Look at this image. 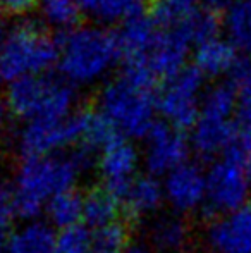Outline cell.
Wrapping results in <instances>:
<instances>
[{
    "label": "cell",
    "mask_w": 251,
    "mask_h": 253,
    "mask_svg": "<svg viewBox=\"0 0 251 253\" xmlns=\"http://www.w3.org/2000/svg\"><path fill=\"white\" fill-rule=\"evenodd\" d=\"M10 215L0 217V252L5 250L10 240Z\"/></svg>",
    "instance_id": "cell-32"
},
{
    "label": "cell",
    "mask_w": 251,
    "mask_h": 253,
    "mask_svg": "<svg viewBox=\"0 0 251 253\" xmlns=\"http://www.w3.org/2000/svg\"><path fill=\"white\" fill-rule=\"evenodd\" d=\"M126 209L136 219L153 215L158 212L162 203L165 202L164 183L157 179V176H138L127 188L126 195L122 197Z\"/></svg>",
    "instance_id": "cell-15"
},
{
    "label": "cell",
    "mask_w": 251,
    "mask_h": 253,
    "mask_svg": "<svg viewBox=\"0 0 251 253\" xmlns=\"http://www.w3.org/2000/svg\"><path fill=\"white\" fill-rule=\"evenodd\" d=\"M236 60V48L231 45L227 38L215 37L203 42L196 47L194 52V64L196 69L203 76L217 78L222 74H229L234 67Z\"/></svg>",
    "instance_id": "cell-17"
},
{
    "label": "cell",
    "mask_w": 251,
    "mask_h": 253,
    "mask_svg": "<svg viewBox=\"0 0 251 253\" xmlns=\"http://www.w3.org/2000/svg\"><path fill=\"white\" fill-rule=\"evenodd\" d=\"M165 202L179 213L196 212L207 200V177L196 164L186 162L164 179Z\"/></svg>",
    "instance_id": "cell-13"
},
{
    "label": "cell",
    "mask_w": 251,
    "mask_h": 253,
    "mask_svg": "<svg viewBox=\"0 0 251 253\" xmlns=\"http://www.w3.org/2000/svg\"><path fill=\"white\" fill-rule=\"evenodd\" d=\"M5 253H57V234L50 224L28 220L12 231Z\"/></svg>",
    "instance_id": "cell-16"
},
{
    "label": "cell",
    "mask_w": 251,
    "mask_h": 253,
    "mask_svg": "<svg viewBox=\"0 0 251 253\" xmlns=\"http://www.w3.org/2000/svg\"><path fill=\"white\" fill-rule=\"evenodd\" d=\"M59 57V42L47 28L23 21L10 28L0 42V81L14 83L23 78L45 74Z\"/></svg>",
    "instance_id": "cell-4"
},
{
    "label": "cell",
    "mask_w": 251,
    "mask_h": 253,
    "mask_svg": "<svg viewBox=\"0 0 251 253\" xmlns=\"http://www.w3.org/2000/svg\"><path fill=\"white\" fill-rule=\"evenodd\" d=\"M205 241L214 253H251V203L215 217Z\"/></svg>",
    "instance_id": "cell-11"
},
{
    "label": "cell",
    "mask_w": 251,
    "mask_h": 253,
    "mask_svg": "<svg viewBox=\"0 0 251 253\" xmlns=\"http://www.w3.org/2000/svg\"><path fill=\"white\" fill-rule=\"evenodd\" d=\"M45 213L48 224L61 231L79 226L83 220V197L74 190L64 191L48 202Z\"/></svg>",
    "instance_id": "cell-23"
},
{
    "label": "cell",
    "mask_w": 251,
    "mask_h": 253,
    "mask_svg": "<svg viewBox=\"0 0 251 253\" xmlns=\"http://www.w3.org/2000/svg\"><path fill=\"white\" fill-rule=\"evenodd\" d=\"M10 116H14V114L10 112V109H9V105H7V102L0 100V131H3L7 126H9Z\"/></svg>",
    "instance_id": "cell-34"
},
{
    "label": "cell",
    "mask_w": 251,
    "mask_h": 253,
    "mask_svg": "<svg viewBox=\"0 0 251 253\" xmlns=\"http://www.w3.org/2000/svg\"><path fill=\"white\" fill-rule=\"evenodd\" d=\"M205 76L196 67H184L181 73L165 80L157 95V109L167 124L179 131L193 129L200 117L203 102Z\"/></svg>",
    "instance_id": "cell-8"
},
{
    "label": "cell",
    "mask_w": 251,
    "mask_h": 253,
    "mask_svg": "<svg viewBox=\"0 0 251 253\" xmlns=\"http://www.w3.org/2000/svg\"><path fill=\"white\" fill-rule=\"evenodd\" d=\"M129 245L127 229L114 222L93 233V253H122Z\"/></svg>",
    "instance_id": "cell-26"
},
{
    "label": "cell",
    "mask_w": 251,
    "mask_h": 253,
    "mask_svg": "<svg viewBox=\"0 0 251 253\" xmlns=\"http://www.w3.org/2000/svg\"><path fill=\"white\" fill-rule=\"evenodd\" d=\"M222 26L232 47L251 55V0H236L225 10Z\"/></svg>",
    "instance_id": "cell-21"
},
{
    "label": "cell",
    "mask_w": 251,
    "mask_h": 253,
    "mask_svg": "<svg viewBox=\"0 0 251 253\" xmlns=\"http://www.w3.org/2000/svg\"><path fill=\"white\" fill-rule=\"evenodd\" d=\"M97 103L98 112L121 138H146L157 124L155 114L158 109L153 88L131 80L124 73L104 84Z\"/></svg>",
    "instance_id": "cell-3"
},
{
    "label": "cell",
    "mask_w": 251,
    "mask_h": 253,
    "mask_svg": "<svg viewBox=\"0 0 251 253\" xmlns=\"http://www.w3.org/2000/svg\"><path fill=\"white\" fill-rule=\"evenodd\" d=\"M2 16H3V12H2V9H0V42H2V38H3V19H2Z\"/></svg>",
    "instance_id": "cell-39"
},
{
    "label": "cell",
    "mask_w": 251,
    "mask_h": 253,
    "mask_svg": "<svg viewBox=\"0 0 251 253\" xmlns=\"http://www.w3.org/2000/svg\"><path fill=\"white\" fill-rule=\"evenodd\" d=\"M79 140L77 116L72 112L64 119L31 121L17 134V148L24 159L57 155L69 145Z\"/></svg>",
    "instance_id": "cell-9"
},
{
    "label": "cell",
    "mask_w": 251,
    "mask_h": 253,
    "mask_svg": "<svg viewBox=\"0 0 251 253\" xmlns=\"http://www.w3.org/2000/svg\"><path fill=\"white\" fill-rule=\"evenodd\" d=\"M5 102L10 112L26 123L64 119L72 114L76 91L64 78L40 74L10 83Z\"/></svg>",
    "instance_id": "cell-6"
},
{
    "label": "cell",
    "mask_w": 251,
    "mask_h": 253,
    "mask_svg": "<svg viewBox=\"0 0 251 253\" xmlns=\"http://www.w3.org/2000/svg\"><path fill=\"white\" fill-rule=\"evenodd\" d=\"M119 205V198L105 188L93 190L83 197V220L93 229L110 226L117 222Z\"/></svg>",
    "instance_id": "cell-22"
},
{
    "label": "cell",
    "mask_w": 251,
    "mask_h": 253,
    "mask_svg": "<svg viewBox=\"0 0 251 253\" xmlns=\"http://www.w3.org/2000/svg\"><path fill=\"white\" fill-rule=\"evenodd\" d=\"M198 0H155L151 19L164 30L186 24L198 12Z\"/></svg>",
    "instance_id": "cell-24"
},
{
    "label": "cell",
    "mask_w": 251,
    "mask_h": 253,
    "mask_svg": "<svg viewBox=\"0 0 251 253\" xmlns=\"http://www.w3.org/2000/svg\"><path fill=\"white\" fill-rule=\"evenodd\" d=\"M40 5V0H0V9L9 16H26Z\"/></svg>",
    "instance_id": "cell-31"
},
{
    "label": "cell",
    "mask_w": 251,
    "mask_h": 253,
    "mask_svg": "<svg viewBox=\"0 0 251 253\" xmlns=\"http://www.w3.org/2000/svg\"><path fill=\"white\" fill-rule=\"evenodd\" d=\"M10 195L5 193V188H3V181H2V170H0V200H9Z\"/></svg>",
    "instance_id": "cell-37"
},
{
    "label": "cell",
    "mask_w": 251,
    "mask_h": 253,
    "mask_svg": "<svg viewBox=\"0 0 251 253\" xmlns=\"http://www.w3.org/2000/svg\"><path fill=\"white\" fill-rule=\"evenodd\" d=\"M57 253H93V234L84 226H74L57 234Z\"/></svg>",
    "instance_id": "cell-27"
},
{
    "label": "cell",
    "mask_w": 251,
    "mask_h": 253,
    "mask_svg": "<svg viewBox=\"0 0 251 253\" xmlns=\"http://www.w3.org/2000/svg\"><path fill=\"white\" fill-rule=\"evenodd\" d=\"M91 164V153L77 148L69 155H48L24 159L14 179L10 193L12 212L28 220L47 209L48 202L57 195L74 188L79 174Z\"/></svg>",
    "instance_id": "cell-1"
},
{
    "label": "cell",
    "mask_w": 251,
    "mask_h": 253,
    "mask_svg": "<svg viewBox=\"0 0 251 253\" xmlns=\"http://www.w3.org/2000/svg\"><path fill=\"white\" fill-rule=\"evenodd\" d=\"M144 140V164L151 176H167L188 162L191 141L171 124L157 123Z\"/></svg>",
    "instance_id": "cell-10"
},
{
    "label": "cell",
    "mask_w": 251,
    "mask_h": 253,
    "mask_svg": "<svg viewBox=\"0 0 251 253\" xmlns=\"http://www.w3.org/2000/svg\"><path fill=\"white\" fill-rule=\"evenodd\" d=\"M238 93L231 83H220L205 91L200 117L191 133V148L201 159H218L238 143L234 112Z\"/></svg>",
    "instance_id": "cell-5"
},
{
    "label": "cell",
    "mask_w": 251,
    "mask_h": 253,
    "mask_svg": "<svg viewBox=\"0 0 251 253\" xmlns=\"http://www.w3.org/2000/svg\"><path fill=\"white\" fill-rule=\"evenodd\" d=\"M234 129L238 145L246 150L251 147V93H238V105L234 112Z\"/></svg>",
    "instance_id": "cell-29"
},
{
    "label": "cell",
    "mask_w": 251,
    "mask_h": 253,
    "mask_svg": "<svg viewBox=\"0 0 251 253\" xmlns=\"http://www.w3.org/2000/svg\"><path fill=\"white\" fill-rule=\"evenodd\" d=\"M229 76H231L229 83L236 90V93H251V55L239 57Z\"/></svg>",
    "instance_id": "cell-30"
},
{
    "label": "cell",
    "mask_w": 251,
    "mask_h": 253,
    "mask_svg": "<svg viewBox=\"0 0 251 253\" xmlns=\"http://www.w3.org/2000/svg\"><path fill=\"white\" fill-rule=\"evenodd\" d=\"M12 207H10V198L9 200H0V217L2 215H10Z\"/></svg>",
    "instance_id": "cell-36"
},
{
    "label": "cell",
    "mask_w": 251,
    "mask_h": 253,
    "mask_svg": "<svg viewBox=\"0 0 251 253\" xmlns=\"http://www.w3.org/2000/svg\"><path fill=\"white\" fill-rule=\"evenodd\" d=\"M246 169H248L250 179H251V147L246 150Z\"/></svg>",
    "instance_id": "cell-38"
},
{
    "label": "cell",
    "mask_w": 251,
    "mask_h": 253,
    "mask_svg": "<svg viewBox=\"0 0 251 253\" xmlns=\"http://www.w3.org/2000/svg\"><path fill=\"white\" fill-rule=\"evenodd\" d=\"M138 167L140 152L126 138L119 136L100 152L98 170L104 179V188L117 198L124 197L127 188L138 177Z\"/></svg>",
    "instance_id": "cell-12"
},
{
    "label": "cell",
    "mask_w": 251,
    "mask_h": 253,
    "mask_svg": "<svg viewBox=\"0 0 251 253\" xmlns=\"http://www.w3.org/2000/svg\"><path fill=\"white\" fill-rule=\"evenodd\" d=\"M38 7L45 23L52 28L64 30V33L74 30L83 14L77 0H40Z\"/></svg>",
    "instance_id": "cell-25"
},
{
    "label": "cell",
    "mask_w": 251,
    "mask_h": 253,
    "mask_svg": "<svg viewBox=\"0 0 251 253\" xmlns=\"http://www.w3.org/2000/svg\"><path fill=\"white\" fill-rule=\"evenodd\" d=\"M182 26L186 28L191 40H193V45L198 47V45L203 43V42L218 37V28H220V24H218L214 12L205 9V10H198L188 23L182 24Z\"/></svg>",
    "instance_id": "cell-28"
},
{
    "label": "cell",
    "mask_w": 251,
    "mask_h": 253,
    "mask_svg": "<svg viewBox=\"0 0 251 253\" xmlns=\"http://www.w3.org/2000/svg\"><path fill=\"white\" fill-rule=\"evenodd\" d=\"M193 40L184 26L162 30L153 45V50L148 59L151 73L157 78H172L186 67L189 48Z\"/></svg>",
    "instance_id": "cell-14"
},
{
    "label": "cell",
    "mask_w": 251,
    "mask_h": 253,
    "mask_svg": "<svg viewBox=\"0 0 251 253\" xmlns=\"http://www.w3.org/2000/svg\"><path fill=\"white\" fill-rule=\"evenodd\" d=\"M205 5V9L210 12H217V10H227L236 0H200Z\"/></svg>",
    "instance_id": "cell-33"
},
{
    "label": "cell",
    "mask_w": 251,
    "mask_h": 253,
    "mask_svg": "<svg viewBox=\"0 0 251 253\" xmlns=\"http://www.w3.org/2000/svg\"><path fill=\"white\" fill-rule=\"evenodd\" d=\"M122 253H151L150 248L146 245H141V243H129L126 247V250Z\"/></svg>",
    "instance_id": "cell-35"
},
{
    "label": "cell",
    "mask_w": 251,
    "mask_h": 253,
    "mask_svg": "<svg viewBox=\"0 0 251 253\" xmlns=\"http://www.w3.org/2000/svg\"><path fill=\"white\" fill-rule=\"evenodd\" d=\"M84 14L102 24H115L144 14L148 0H77Z\"/></svg>",
    "instance_id": "cell-19"
},
{
    "label": "cell",
    "mask_w": 251,
    "mask_h": 253,
    "mask_svg": "<svg viewBox=\"0 0 251 253\" xmlns=\"http://www.w3.org/2000/svg\"><path fill=\"white\" fill-rule=\"evenodd\" d=\"M150 245L160 253H179L189 240V227L179 215H164L153 220L148 231Z\"/></svg>",
    "instance_id": "cell-20"
},
{
    "label": "cell",
    "mask_w": 251,
    "mask_h": 253,
    "mask_svg": "<svg viewBox=\"0 0 251 253\" xmlns=\"http://www.w3.org/2000/svg\"><path fill=\"white\" fill-rule=\"evenodd\" d=\"M119 59L117 35L98 24L76 26L62 33L59 40V69L72 86H90L102 81Z\"/></svg>",
    "instance_id": "cell-2"
},
{
    "label": "cell",
    "mask_w": 251,
    "mask_h": 253,
    "mask_svg": "<svg viewBox=\"0 0 251 253\" xmlns=\"http://www.w3.org/2000/svg\"><path fill=\"white\" fill-rule=\"evenodd\" d=\"M205 177V205L210 212L222 215L245 207L251 193V179L246 169V148L236 143L224 155L212 162Z\"/></svg>",
    "instance_id": "cell-7"
},
{
    "label": "cell",
    "mask_w": 251,
    "mask_h": 253,
    "mask_svg": "<svg viewBox=\"0 0 251 253\" xmlns=\"http://www.w3.org/2000/svg\"><path fill=\"white\" fill-rule=\"evenodd\" d=\"M76 116L79 126V140H77L79 150L93 155L95 152H102L119 138L112 124L98 110H79Z\"/></svg>",
    "instance_id": "cell-18"
}]
</instances>
